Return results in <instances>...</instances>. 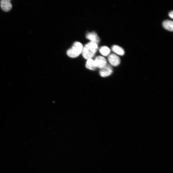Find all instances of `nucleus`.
Wrapping results in <instances>:
<instances>
[{
	"mask_svg": "<svg viewBox=\"0 0 173 173\" xmlns=\"http://www.w3.org/2000/svg\"><path fill=\"white\" fill-rule=\"evenodd\" d=\"M169 16L171 18H173V12L172 11H171L170 12L169 14Z\"/></svg>",
	"mask_w": 173,
	"mask_h": 173,
	"instance_id": "12",
	"label": "nucleus"
},
{
	"mask_svg": "<svg viewBox=\"0 0 173 173\" xmlns=\"http://www.w3.org/2000/svg\"><path fill=\"white\" fill-rule=\"evenodd\" d=\"M108 60L110 64L113 66H117L121 62L120 58L115 54L110 55L108 57Z\"/></svg>",
	"mask_w": 173,
	"mask_h": 173,
	"instance_id": "4",
	"label": "nucleus"
},
{
	"mask_svg": "<svg viewBox=\"0 0 173 173\" xmlns=\"http://www.w3.org/2000/svg\"><path fill=\"white\" fill-rule=\"evenodd\" d=\"M112 50L117 55L123 56L125 54L124 50L121 46L117 45L112 46Z\"/></svg>",
	"mask_w": 173,
	"mask_h": 173,
	"instance_id": "8",
	"label": "nucleus"
},
{
	"mask_svg": "<svg viewBox=\"0 0 173 173\" xmlns=\"http://www.w3.org/2000/svg\"><path fill=\"white\" fill-rule=\"evenodd\" d=\"M99 51L102 55L106 56L109 54L111 50L108 46H104L100 49Z\"/></svg>",
	"mask_w": 173,
	"mask_h": 173,
	"instance_id": "11",
	"label": "nucleus"
},
{
	"mask_svg": "<svg viewBox=\"0 0 173 173\" xmlns=\"http://www.w3.org/2000/svg\"><path fill=\"white\" fill-rule=\"evenodd\" d=\"M83 48V46L81 43L76 42L73 44L72 47L68 50L67 54L71 58L76 57L82 53Z\"/></svg>",
	"mask_w": 173,
	"mask_h": 173,
	"instance_id": "2",
	"label": "nucleus"
},
{
	"mask_svg": "<svg viewBox=\"0 0 173 173\" xmlns=\"http://www.w3.org/2000/svg\"><path fill=\"white\" fill-rule=\"evenodd\" d=\"M86 67L88 69L91 70H95L96 69L94 60L92 58L87 60L86 64Z\"/></svg>",
	"mask_w": 173,
	"mask_h": 173,
	"instance_id": "9",
	"label": "nucleus"
},
{
	"mask_svg": "<svg viewBox=\"0 0 173 173\" xmlns=\"http://www.w3.org/2000/svg\"><path fill=\"white\" fill-rule=\"evenodd\" d=\"M98 49L97 44L90 42L86 44L83 47L82 54L86 59H91L94 56Z\"/></svg>",
	"mask_w": 173,
	"mask_h": 173,
	"instance_id": "1",
	"label": "nucleus"
},
{
	"mask_svg": "<svg viewBox=\"0 0 173 173\" xmlns=\"http://www.w3.org/2000/svg\"><path fill=\"white\" fill-rule=\"evenodd\" d=\"M96 68L101 69L107 65V61L103 57L98 56L94 60Z\"/></svg>",
	"mask_w": 173,
	"mask_h": 173,
	"instance_id": "3",
	"label": "nucleus"
},
{
	"mask_svg": "<svg viewBox=\"0 0 173 173\" xmlns=\"http://www.w3.org/2000/svg\"><path fill=\"white\" fill-rule=\"evenodd\" d=\"M86 38L92 42L97 44L100 41V39L96 34L95 32H91L88 33L86 35Z\"/></svg>",
	"mask_w": 173,
	"mask_h": 173,
	"instance_id": "7",
	"label": "nucleus"
},
{
	"mask_svg": "<svg viewBox=\"0 0 173 173\" xmlns=\"http://www.w3.org/2000/svg\"><path fill=\"white\" fill-rule=\"evenodd\" d=\"M112 72V70L111 66L107 65L101 69L99 71V75L103 77H107L111 75Z\"/></svg>",
	"mask_w": 173,
	"mask_h": 173,
	"instance_id": "5",
	"label": "nucleus"
},
{
	"mask_svg": "<svg viewBox=\"0 0 173 173\" xmlns=\"http://www.w3.org/2000/svg\"><path fill=\"white\" fill-rule=\"evenodd\" d=\"M163 27L166 30L172 31L173 29V23L172 21L167 20L164 21L163 24Z\"/></svg>",
	"mask_w": 173,
	"mask_h": 173,
	"instance_id": "10",
	"label": "nucleus"
},
{
	"mask_svg": "<svg viewBox=\"0 0 173 173\" xmlns=\"http://www.w3.org/2000/svg\"><path fill=\"white\" fill-rule=\"evenodd\" d=\"M2 9L5 12L10 10L12 7L10 0H2L0 2Z\"/></svg>",
	"mask_w": 173,
	"mask_h": 173,
	"instance_id": "6",
	"label": "nucleus"
}]
</instances>
